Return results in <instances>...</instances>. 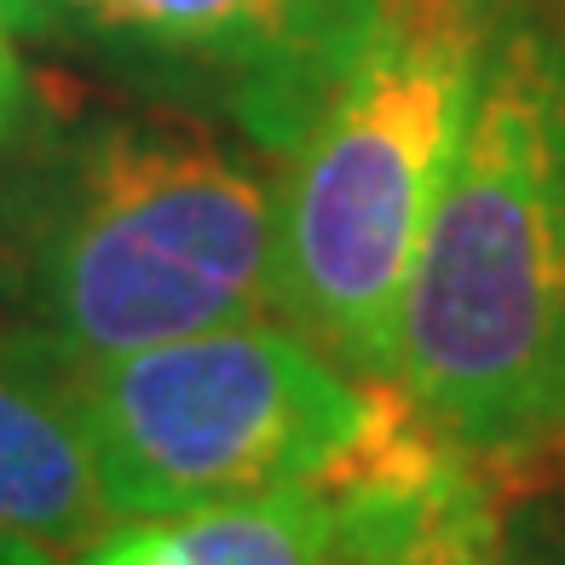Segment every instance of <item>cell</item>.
<instances>
[{"label":"cell","mask_w":565,"mask_h":565,"mask_svg":"<svg viewBox=\"0 0 565 565\" xmlns=\"http://www.w3.org/2000/svg\"><path fill=\"white\" fill-rule=\"evenodd\" d=\"M393 387L479 461L565 433V18L491 23L404 289Z\"/></svg>","instance_id":"1"},{"label":"cell","mask_w":565,"mask_h":565,"mask_svg":"<svg viewBox=\"0 0 565 565\" xmlns=\"http://www.w3.org/2000/svg\"><path fill=\"white\" fill-rule=\"evenodd\" d=\"M491 12L381 0L277 179V312L352 375L393 387L398 312L468 134Z\"/></svg>","instance_id":"2"},{"label":"cell","mask_w":565,"mask_h":565,"mask_svg":"<svg viewBox=\"0 0 565 565\" xmlns=\"http://www.w3.org/2000/svg\"><path fill=\"white\" fill-rule=\"evenodd\" d=\"M87 445L121 520L329 491L404 398L266 318L75 364Z\"/></svg>","instance_id":"3"},{"label":"cell","mask_w":565,"mask_h":565,"mask_svg":"<svg viewBox=\"0 0 565 565\" xmlns=\"http://www.w3.org/2000/svg\"><path fill=\"white\" fill-rule=\"evenodd\" d=\"M41 335L121 358L277 312V185L168 121L105 127L41 243Z\"/></svg>","instance_id":"4"},{"label":"cell","mask_w":565,"mask_h":565,"mask_svg":"<svg viewBox=\"0 0 565 565\" xmlns=\"http://www.w3.org/2000/svg\"><path fill=\"white\" fill-rule=\"evenodd\" d=\"M375 12L381 0H0L12 35L87 41L196 82L282 157Z\"/></svg>","instance_id":"5"},{"label":"cell","mask_w":565,"mask_h":565,"mask_svg":"<svg viewBox=\"0 0 565 565\" xmlns=\"http://www.w3.org/2000/svg\"><path fill=\"white\" fill-rule=\"evenodd\" d=\"M329 565H508V508L479 456L404 409L329 484Z\"/></svg>","instance_id":"6"},{"label":"cell","mask_w":565,"mask_h":565,"mask_svg":"<svg viewBox=\"0 0 565 565\" xmlns=\"http://www.w3.org/2000/svg\"><path fill=\"white\" fill-rule=\"evenodd\" d=\"M75 364L58 341H0V531L53 554H82L116 513L87 445Z\"/></svg>","instance_id":"7"},{"label":"cell","mask_w":565,"mask_h":565,"mask_svg":"<svg viewBox=\"0 0 565 565\" xmlns=\"http://www.w3.org/2000/svg\"><path fill=\"white\" fill-rule=\"evenodd\" d=\"M70 565H329V491L121 520Z\"/></svg>","instance_id":"8"},{"label":"cell","mask_w":565,"mask_h":565,"mask_svg":"<svg viewBox=\"0 0 565 565\" xmlns=\"http://www.w3.org/2000/svg\"><path fill=\"white\" fill-rule=\"evenodd\" d=\"M508 565H565V513H508Z\"/></svg>","instance_id":"9"},{"label":"cell","mask_w":565,"mask_h":565,"mask_svg":"<svg viewBox=\"0 0 565 565\" xmlns=\"http://www.w3.org/2000/svg\"><path fill=\"white\" fill-rule=\"evenodd\" d=\"M53 559H58L53 548L30 543V536H12V531H0V565H53Z\"/></svg>","instance_id":"10"},{"label":"cell","mask_w":565,"mask_h":565,"mask_svg":"<svg viewBox=\"0 0 565 565\" xmlns=\"http://www.w3.org/2000/svg\"><path fill=\"white\" fill-rule=\"evenodd\" d=\"M18 105H23V70H0V139H7Z\"/></svg>","instance_id":"11"},{"label":"cell","mask_w":565,"mask_h":565,"mask_svg":"<svg viewBox=\"0 0 565 565\" xmlns=\"http://www.w3.org/2000/svg\"><path fill=\"white\" fill-rule=\"evenodd\" d=\"M0 70H18V35L7 30V18H0Z\"/></svg>","instance_id":"12"}]
</instances>
